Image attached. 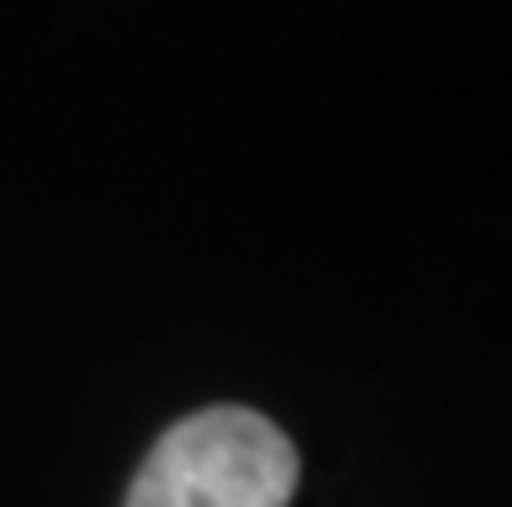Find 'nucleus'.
Returning a JSON list of instances; mask_svg holds the SVG:
<instances>
[{"label": "nucleus", "mask_w": 512, "mask_h": 507, "mask_svg": "<svg viewBox=\"0 0 512 507\" xmlns=\"http://www.w3.org/2000/svg\"><path fill=\"white\" fill-rule=\"evenodd\" d=\"M300 456L275 420L218 404L176 420L140 461L125 507H290Z\"/></svg>", "instance_id": "1"}]
</instances>
